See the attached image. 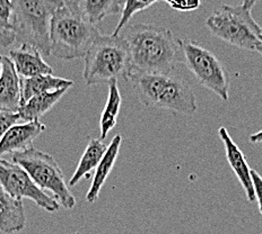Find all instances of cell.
Wrapping results in <instances>:
<instances>
[{
  "label": "cell",
  "instance_id": "cell-1",
  "mask_svg": "<svg viewBox=\"0 0 262 234\" xmlns=\"http://www.w3.org/2000/svg\"><path fill=\"white\" fill-rule=\"evenodd\" d=\"M120 36L129 46L131 70L170 74L183 60L179 40L166 27L133 24L125 27Z\"/></svg>",
  "mask_w": 262,
  "mask_h": 234
},
{
  "label": "cell",
  "instance_id": "cell-2",
  "mask_svg": "<svg viewBox=\"0 0 262 234\" xmlns=\"http://www.w3.org/2000/svg\"><path fill=\"white\" fill-rule=\"evenodd\" d=\"M141 104L191 116L198 110L195 95L184 79L172 73H147L130 70L127 75Z\"/></svg>",
  "mask_w": 262,
  "mask_h": 234
},
{
  "label": "cell",
  "instance_id": "cell-3",
  "mask_svg": "<svg viewBox=\"0 0 262 234\" xmlns=\"http://www.w3.org/2000/svg\"><path fill=\"white\" fill-rule=\"evenodd\" d=\"M101 35L96 25L81 16L77 2H62L51 24V54L60 60L80 59Z\"/></svg>",
  "mask_w": 262,
  "mask_h": 234
},
{
  "label": "cell",
  "instance_id": "cell-4",
  "mask_svg": "<svg viewBox=\"0 0 262 234\" xmlns=\"http://www.w3.org/2000/svg\"><path fill=\"white\" fill-rule=\"evenodd\" d=\"M131 70L129 46L121 36L100 35L84 57L83 78L87 86L127 78Z\"/></svg>",
  "mask_w": 262,
  "mask_h": 234
},
{
  "label": "cell",
  "instance_id": "cell-5",
  "mask_svg": "<svg viewBox=\"0 0 262 234\" xmlns=\"http://www.w3.org/2000/svg\"><path fill=\"white\" fill-rule=\"evenodd\" d=\"M253 0H245L238 6L223 5L206 19L212 35L243 50L255 51L262 41V29L252 17Z\"/></svg>",
  "mask_w": 262,
  "mask_h": 234
},
{
  "label": "cell",
  "instance_id": "cell-6",
  "mask_svg": "<svg viewBox=\"0 0 262 234\" xmlns=\"http://www.w3.org/2000/svg\"><path fill=\"white\" fill-rule=\"evenodd\" d=\"M61 0H15L13 33L20 44L51 56V24Z\"/></svg>",
  "mask_w": 262,
  "mask_h": 234
},
{
  "label": "cell",
  "instance_id": "cell-7",
  "mask_svg": "<svg viewBox=\"0 0 262 234\" xmlns=\"http://www.w3.org/2000/svg\"><path fill=\"white\" fill-rule=\"evenodd\" d=\"M12 160L29 173L37 187L43 192H50L63 209L72 210L75 207V196L70 193L63 172L52 155L39 149L31 148L23 152H16L12 155Z\"/></svg>",
  "mask_w": 262,
  "mask_h": 234
},
{
  "label": "cell",
  "instance_id": "cell-8",
  "mask_svg": "<svg viewBox=\"0 0 262 234\" xmlns=\"http://www.w3.org/2000/svg\"><path fill=\"white\" fill-rule=\"evenodd\" d=\"M179 42L183 61L198 84L214 92L224 101H227L229 99L231 79L224 63L211 51L189 37L179 39Z\"/></svg>",
  "mask_w": 262,
  "mask_h": 234
},
{
  "label": "cell",
  "instance_id": "cell-9",
  "mask_svg": "<svg viewBox=\"0 0 262 234\" xmlns=\"http://www.w3.org/2000/svg\"><path fill=\"white\" fill-rule=\"evenodd\" d=\"M0 185L14 197L31 199L49 213H54L60 209L57 200L37 187L29 173L14 162L0 159Z\"/></svg>",
  "mask_w": 262,
  "mask_h": 234
},
{
  "label": "cell",
  "instance_id": "cell-10",
  "mask_svg": "<svg viewBox=\"0 0 262 234\" xmlns=\"http://www.w3.org/2000/svg\"><path fill=\"white\" fill-rule=\"evenodd\" d=\"M218 135H220L224 144L226 159L229 166H231L232 170L236 175L239 184L242 185L248 200L250 203H253L255 200V192L252 180V169L249 166L247 158H245L244 153L238 148L237 144L234 142L226 127H220Z\"/></svg>",
  "mask_w": 262,
  "mask_h": 234
},
{
  "label": "cell",
  "instance_id": "cell-11",
  "mask_svg": "<svg viewBox=\"0 0 262 234\" xmlns=\"http://www.w3.org/2000/svg\"><path fill=\"white\" fill-rule=\"evenodd\" d=\"M45 129L46 125L40 121L14 125L0 139V155L14 154L33 148V142Z\"/></svg>",
  "mask_w": 262,
  "mask_h": 234
},
{
  "label": "cell",
  "instance_id": "cell-12",
  "mask_svg": "<svg viewBox=\"0 0 262 234\" xmlns=\"http://www.w3.org/2000/svg\"><path fill=\"white\" fill-rule=\"evenodd\" d=\"M8 58L12 60L19 77L24 79L49 75L53 72L52 68L43 60L41 52L29 44H20L15 50H10Z\"/></svg>",
  "mask_w": 262,
  "mask_h": 234
},
{
  "label": "cell",
  "instance_id": "cell-13",
  "mask_svg": "<svg viewBox=\"0 0 262 234\" xmlns=\"http://www.w3.org/2000/svg\"><path fill=\"white\" fill-rule=\"evenodd\" d=\"M23 102L21 80L14 63L3 56V74L0 78V111L17 113Z\"/></svg>",
  "mask_w": 262,
  "mask_h": 234
},
{
  "label": "cell",
  "instance_id": "cell-14",
  "mask_svg": "<svg viewBox=\"0 0 262 234\" xmlns=\"http://www.w3.org/2000/svg\"><path fill=\"white\" fill-rule=\"evenodd\" d=\"M25 225L23 200L14 197L0 185V231L12 234L23 231Z\"/></svg>",
  "mask_w": 262,
  "mask_h": 234
},
{
  "label": "cell",
  "instance_id": "cell-15",
  "mask_svg": "<svg viewBox=\"0 0 262 234\" xmlns=\"http://www.w3.org/2000/svg\"><path fill=\"white\" fill-rule=\"evenodd\" d=\"M121 143H122L121 135H116V137H114L113 140L111 141V143L108 144L105 154L101 160L100 165H98L94 176H93V181L91 184L89 192L86 194L87 203L92 204V203H95L97 200L103 185L105 184L108 175H110L114 165H116L117 158L119 155V151H120V148H121Z\"/></svg>",
  "mask_w": 262,
  "mask_h": 234
},
{
  "label": "cell",
  "instance_id": "cell-16",
  "mask_svg": "<svg viewBox=\"0 0 262 234\" xmlns=\"http://www.w3.org/2000/svg\"><path fill=\"white\" fill-rule=\"evenodd\" d=\"M107 146L108 145L103 143L100 139L90 140L74 175L70 178V187L76 186L83 179H90L93 176V173H95L98 165H100L101 160L105 154Z\"/></svg>",
  "mask_w": 262,
  "mask_h": 234
},
{
  "label": "cell",
  "instance_id": "cell-17",
  "mask_svg": "<svg viewBox=\"0 0 262 234\" xmlns=\"http://www.w3.org/2000/svg\"><path fill=\"white\" fill-rule=\"evenodd\" d=\"M67 91L68 89H61L53 92H47V94L34 96L30 100L23 102L18 111L20 119L25 121V123L37 122L61 99Z\"/></svg>",
  "mask_w": 262,
  "mask_h": 234
},
{
  "label": "cell",
  "instance_id": "cell-18",
  "mask_svg": "<svg viewBox=\"0 0 262 234\" xmlns=\"http://www.w3.org/2000/svg\"><path fill=\"white\" fill-rule=\"evenodd\" d=\"M74 86L73 80L54 77L52 74L39 75L35 78L21 80V95H23V102L30 100L31 98L37 95L53 92L61 89H69ZM21 102V104H23Z\"/></svg>",
  "mask_w": 262,
  "mask_h": 234
},
{
  "label": "cell",
  "instance_id": "cell-19",
  "mask_svg": "<svg viewBox=\"0 0 262 234\" xmlns=\"http://www.w3.org/2000/svg\"><path fill=\"white\" fill-rule=\"evenodd\" d=\"M123 0H78V9L89 23L96 25L107 16L122 13Z\"/></svg>",
  "mask_w": 262,
  "mask_h": 234
},
{
  "label": "cell",
  "instance_id": "cell-20",
  "mask_svg": "<svg viewBox=\"0 0 262 234\" xmlns=\"http://www.w3.org/2000/svg\"><path fill=\"white\" fill-rule=\"evenodd\" d=\"M122 104V97L120 94L118 81L113 80L108 84V95L106 99V104L103 108L100 119V128L101 137L100 140H105L108 132L116 127L118 122V116L120 113V108Z\"/></svg>",
  "mask_w": 262,
  "mask_h": 234
},
{
  "label": "cell",
  "instance_id": "cell-21",
  "mask_svg": "<svg viewBox=\"0 0 262 234\" xmlns=\"http://www.w3.org/2000/svg\"><path fill=\"white\" fill-rule=\"evenodd\" d=\"M156 4V2H141V0H127L123 6L122 13H121V18H120L119 23L116 29H114L112 35L113 36H119L121 34V32L128 26L129 20L133 18V16L136 15L139 12H143V10L147 9L148 7L152 6V5Z\"/></svg>",
  "mask_w": 262,
  "mask_h": 234
},
{
  "label": "cell",
  "instance_id": "cell-22",
  "mask_svg": "<svg viewBox=\"0 0 262 234\" xmlns=\"http://www.w3.org/2000/svg\"><path fill=\"white\" fill-rule=\"evenodd\" d=\"M15 16L14 2L0 0V30L13 32V21Z\"/></svg>",
  "mask_w": 262,
  "mask_h": 234
},
{
  "label": "cell",
  "instance_id": "cell-23",
  "mask_svg": "<svg viewBox=\"0 0 262 234\" xmlns=\"http://www.w3.org/2000/svg\"><path fill=\"white\" fill-rule=\"evenodd\" d=\"M20 119L18 112H7V111H0V139H2L7 131L16 125Z\"/></svg>",
  "mask_w": 262,
  "mask_h": 234
},
{
  "label": "cell",
  "instance_id": "cell-24",
  "mask_svg": "<svg viewBox=\"0 0 262 234\" xmlns=\"http://www.w3.org/2000/svg\"><path fill=\"white\" fill-rule=\"evenodd\" d=\"M166 4L172 9L178 10V12H193V10L198 9L200 7L201 3L199 0H180V2H166Z\"/></svg>",
  "mask_w": 262,
  "mask_h": 234
},
{
  "label": "cell",
  "instance_id": "cell-25",
  "mask_svg": "<svg viewBox=\"0 0 262 234\" xmlns=\"http://www.w3.org/2000/svg\"><path fill=\"white\" fill-rule=\"evenodd\" d=\"M252 180L254 185V192H255V200L258 202L259 212L262 215V177L258 171L252 169Z\"/></svg>",
  "mask_w": 262,
  "mask_h": 234
},
{
  "label": "cell",
  "instance_id": "cell-26",
  "mask_svg": "<svg viewBox=\"0 0 262 234\" xmlns=\"http://www.w3.org/2000/svg\"><path fill=\"white\" fill-rule=\"evenodd\" d=\"M14 42H16V39L13 32H6L0 30V47H8L10 45H13Z\"/></svg>",
  "mask_w": 262,
  "mask_h": 234
},
{
  "label": "cell",
  "instance_id": "cell-27",
  "mask_svg": "<svg viewBox=\"0 0 262 234\" xmlns=\"http://www.w3.org/2000/svg\"><path fill=\"white\" fill-rule=\"evenodd\" d=\"M250 142L252 143H262V129H260L259 132H256L254 134L250 135Z\"/></svg>",
  "mask_w": 262,
  "mask_h": 234
},
{
  "label": "cell",
  "instance_id": "cell-28",
  "mask_svg": "<svg viewBox=\"0 0 262 234\" xmlns=\"http://www.w3.org/2000/svg\"><path fill=\"white\" fill-rule=\"evenodd\" d=\"M255 52H258V53H260L261 56H262V41L260 42V44L256 46V50H255Z\"/></svg>",
  "mask_w": 262,
  "mask_h": 234
},
{
  "label": "cell",
  "instance_id": "cell-29",
  "mask_svg": "<svg viewBox=\"0 0 262 234\" xmlns=\"http://www.w3.org/2000/svg\"><path fill=\"white\" fill-rule=\"evenodd\" d=\"M3 74V56H0V78Z\"/></svg>",
  "mask_w": 262,
  "mask_h": 234
},
{
  "label": "cell",
  "instance_id": "cell-30",
  "mask_svg": "<svg viewBox=\"0 0 262 234\" xmlns=\"http://www.w3.org/2000/svg\"><path fill=\"white\" fill-rule=\"evenodd\" d=\"M76 234H80V233H78V232H77V233H76Z\"/></svg>",
  "mask_w": 262,
  "mask_h": 234
}]
</instances>
